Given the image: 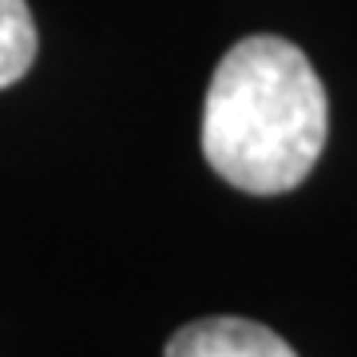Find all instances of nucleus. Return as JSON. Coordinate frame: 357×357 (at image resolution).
Returning <instances> with one entry per match:
<instances>
[{
    "instance_id": "nucleus-1",
    "label": "nucleus",
    "mask_w": 357,
    "mask_h": 357,
    "mask_svg": "<svg viewBox=\"0 0 357 357\" xmlns=\"http://www.w3.org/2000/svg\"><path fill=\"white\" fill-rule=\"evenodd\" d=\"M326 88L306 52L246 36L218 60L203 107V155L246 195H286L326 147Z\"/></svg>"
},
{
    "instance_id": "nucleus-2",
    "label": "nucleus",
    "mask_w": 357,
    "mask_h": 357,
    "mask_svg": "<svg viewBox=\"0 0 357 357\" xmlns=\"http://www.w3.org/2000/svg\"><path fill=\"white\" fill-rule=\"evenodd\" d=\"M163 357H298L274 330L246 318H199L167 342Z\"/></svg>"
},
{
    "instance_id": "nucleus-3",
    "label": "nucleus",
    "mask_w": 357,
    "mask_h": 357,
    "mask_svg": "<svg viewBox=\"0 0 357 357\" xmlns=\"http://www.w3.org/2000/svg\"><path fill=\"white\" fill-rule=\"evenodd\" d=\"M36 60V24L24 0H0V88L24 76Z\"/></svg>"
}]
</instances>
